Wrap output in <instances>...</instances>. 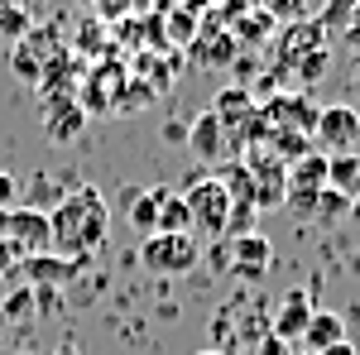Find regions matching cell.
<instances>
[{
  "mask_svg": "<svg viewBox=\"0 0 360 355\" xmlns=\"http://www.w3.org/2000/svg\"><path fill=\"white\" fill-rule=\"evenodd\" d=\"M49 231H53V254L91 259L96 250L106 245L111 207H106V197L91 188V183H82V188H72L53 212H49Z\"/></svg>",
  "mask_w": 360,
  "mask_h": 355,
  "instance_id": "cell-1",
  "label": "cell"
},
{
  "mask_svg": "<svg viewBox=\"0 0 360 355\" xmlns=\"http://www.w3.org/2000/svg\"><path fill=\"white\" fill-rule=\"evenodd\" d=\"M49 250H53L49 212H34V207L0 212V269L5 264H20L29 254H49Z\"/></svg>",
  "mask_w": 360,
  "mask_h": 355,
  "instance_id": "cell-2",
  "label": "cell"
},
{
  "mask_svg": "<svg viewBox=\"0 0 360 355\" xmlns=\"http://www.w3.org/2000/svg\"><path fill=\"white\" fill-rule=\"evenodd\" d=\"M188 217H193V240H221L231 231V192L221 188V178H202L183 192Z\"/></svg>",
  "mask_w": 360,
  "mask_h": 355,
  "instance_id": "cell-3",
  "label": "cell"
},
{
  "mask_svg": "<svg viewBox=\"0 0 360 355\" xmlns=\"http://www.w3.org/2000/svg\"><path fill=\"white\" fill-rule=\"evenodd\" d=\"M197 259H202V245H197L193 235H164V231H154L139 245V264L149 273H193Z\"/></svg>",
  "mask_w": 360,
  "mask_h": 355,
  "instance_id": "cell-4",
  "label": "cell"
},
{
  "mask_svg": "<svg viewBox=\"0 0 360 355\" xmlns=\"http://www.w3.org/2000/svg\"><path fill=\"white\" fill-rule=\"evenodd\" d=\"M312 139H317V154H351L360 144V110L336 101V106L317 110V125H312Z\"/></svg>",
  "mask_w": 360,
  "mask_h": 355,
  "instance_id": "cell-5",
  "label": "cell"
},
{
  "mask_svg": "<svg viewBox=\"0 0 360 355\" xmlns=\"http://www.w3.org/2000/svg\"><path fill=\"white\" fill-rule=\"evenodd\" d=\"M250 207L255 212H274L283 207V192H288V164L274 154H250Z\"/></svg>",
  "mask_w": 360,
  "mask_h": 355,
  "instance_id": "cell-6",
  "label": "cell"
},
{
  "mask_svg": "<svg viewBox=\"0 0 360 355\" xmlns=\"http://www.w3.org/2000/svg\"><path fill=\"white\" fill-rule=\"evenodd\" d=\"M188 149H193V159H202V164L226 159L231 135H226L221 120H217V110H202V115H193V120H188Z\"/></svg>",
  "mask_w": 360,
  "mask_h": 355,
  "instance_id": "cell-7",
  "label": "cell"
},
{
  "mask_svg": "<svg viewBox=\"0 0 360 355\" xmlns=\"http://www.w3.org/2000/svg\"><path fill=\"white\" fill-rule=\"evenodd\" d=\"M274 264V245H269V235H259V231H250V235H236L231 240V269L240 273V278H264Z\"/></svg>",
  "mask_w": 360,
  "mask_h": 355,
  "instance_id": "cell-8",
  "label": "cell"
},
{
  "mask_svg": "<svg viewBox=\"0 0 360 355\" xmlns=\"http://www.w3.org/2000/svg\"><path fill=\"white\" fill-rule=\"evenodd\" d=\"M44 115H49L44 135L53 139V144H72L86 125V110L77 106V96H44Z\"/></svg>",
  "mask_w": 360,
  "mask_h": 355,
  "instance_id": "cell-9",
  "label": "cell"
},
{
  "mask_svg": "<svg viewBox=\"0 0 360 355\" xmlns=\"http://www.w3.org/2000/svg\"><path fill=\"white\" fill-rule=\"evenodd\" d=\"M86 259H68V254H29V259H20V273H25L29 288H53V283H68L72 273L82 269Z\"/></svg>",
  "mask_w": 360,
  "mask_h": 355,
  "instance_id": "cell-10",
  "label": "cell"
},
{
  "mask_svg": "<svg viewBox=\"0 0 360 355\" xmlns=\"http://www.w3.org/2000/svg\"><path fill=\"white\" fill-rule=\"evenodd\" d=\"M307 317H312V302H307L303 288H293V293H283V302H278V312H274V322H269V331H274L278 341H303V331H307Z\"/></svg>",
  "mask_w": 360,
  "mask_h": 355,
  "instance_id": "cell-11",
  "label": "cell"
},
{
  "mask_svg": "<svg viewBox=\"0 0 360 355\" xmlns=\"http://www.w3.org/2000/svg\"><path fill=\"white\" fill-rule=\"evenodd\" d=\"M168 197V188H130L125 192V221L139 235H154L159 231V202Z\"/></svg>",
  "mask_w": 360,
  "mask_h": 355,
  "instance_id": "cell-12",
  "label": "cell"
},
{
  "mask_svg": "<svg viewBox=\"0 0 360 355\" xmlns=\"http://www.w3.org/2000/svg\"><path fill=\"white\" fill-rule=\"evenodd\" d=\"M341 341H346V322L336 312H327V307H312L307 331H303V351L317 355V351H327V346H341Z\"/></svg>",
  "mask_w": 360,
  "mask_h": 355,
  "instance_id": "cell-13",
  "label": "cell"
},
{
  "mask_svg": "<svg viewBox=\"0 0 360 355\" xmlns=\"http://www.w3.org/2000/svg\"><path fill=\"white\" fill-rule=\"evenodd\" d=\"M327 188L341 192V197H356L360 188V154H327Z\"/></svg>",
  "mask_w": 360,
  "mask_h": 355,
  "instance_id": "cell-14",
  "label": "cell"
},
{
  "mask_svg": "<svg viewBox=\"0 0 360 355\" xmlns=\"http://www.w3.org/2000/svg\"><path fill=\"white\" fill-rule=\"evenodd\" d=\"M217 120H221L226 130H231V125H245L250 115H255V101H250V91L245 86H226L221 96H217Z\"/></svg>",
  "mask_w": 360,
  "mask_h": 355,
  "instance_id": "cell-15",
  "label": "cell"
},
{
  "mask_svg": "<svg viewBox=\"0 0 360 355\" xmlns=\"http://www.w3.org/2000/svg\"><path fill=\"white\" fill-rule=\"evenodd\" d=\"M25 39H29V10L20 0H0V44L15 49V44H25Z\"/></svg>",
  "mask_w": 360,
  "mask_h": 355,
  "instance_id": "cell-16",
  "label": "cell"
},
{
  "mask_svg": "<svg viewBox=\"0 0 360 355\" xmlns=\"http://www.w3.org/2000/svg\"><path fill=\"white\" fill-rule=\"evenodd\" d=\"M159 231L164 235H193V217H188V202L168 188V197L159 202Z\"/></svg>",
  "mask_w": 360,
  "mask_h": 355,
  "instance_id": "cell-17",
  "label": "cell"
},
{
  "mask_svg": "<svg viewBox=\"0 0 360 355\" xmlns=\"http://www.w3.org/2000/svg\"><path fill=\"white\" fill-rule=\"evenodd\" d=\"M346 217H351V197L322 188V197H317V207H312V217H307V221H317V226H336V221H346Z\"/></svg>",
  "mask_w": 360,
  "mask_h": 355,
  "instance_id": "cell-18",
  "label": "cell"
},
{
  "mask_svg": "<svg viewBox=\"0 0 360 355\" xmlns=\"http://www.w3.org/2000/svg\"><path fill=\"white\" fill-rule=\"evenodd\" d=\"M0 307H5V317H10V322H29V317L39 312V288L20 283L15 293H5V302H0Z\"/></svg>",
  "mask_w": 360,
  "mask_h": 355,
  "instance_id": "cell-19",
  "label": "cell"
},
{
  "mask_svg": "<svg viewBox=\"0 0 360 355\" xmlns=\"http://www.w3.org/2000/svg\"><path fill=\"white\" fill-rule=\"evenodd\" d=\"M327 49H317V53H303L298 63H293V86H317V77L327 72Z\"/></svg>",
  "mask_w": 360,
  "mask_h": 355,
  "instance_id": "cell-20",
  "label": "cell"
},
{
  "mask_svg": "<svg viewBox=\"0 0 360 355\" xmlns=\"http://www.w3.org/2000/svg\"><path fill=\"white\" fill-rule=\"evenodd\" d=\"M356 10H360V0H327V5H322V15H317V25L327 29V34H332V29H346Z\"/></svg>",
  "mask_w": 360,
  "mask_h": 355,
  "instance_id": "cell-21",
  "label": "cell"
},
{
  "mask_svg": "<svg viewBox=\"0 0 360 355\" xmlns=\"http://www.w3.org/2000/svg\"><path fill=\"white\" fill-rule=\"evenodd\" d=\"M10 207H20V183L10 173H0V212H10Z\"/></svg>",
  "mask_w": 360,
  "mask_h": 355,
  "instance_id": "cell-22",
  "label": "cell"
},
{
  "mask_svg": "<svg viewBox=\"0 0 360 355\" xmlns=\"http://www.w3.org/2000/svg\"><path fill=\"white\" fill-rule=\"evenodd\" d=\"M255 355H293V346H288V341H278L274 331H264V336H259V346H255Z\"/></svg>",
  "mask_w": 360,
  "mask_h": 355,
  "instance_id": "cell-23",
  "label": "cell"
},
{
  "mask_svg": "<svg viewBox=\"0 0 360 355\" xmlns=\"http://www.w3.org/2000/svg\"><path fill=\"white\" fill-rule=\"evenodd\" d=\"M164 139H168V144H188V120H168Z\"/></svg>",
  "mask_w": 360,
  "mask_h": 355,
  "instance_id": "cell-24",
  "label": "cell"
},
{
  "mask_svg": "<svg viewBox=\"0 0 360 355\" xmlns=\"http://www.w3.org/2000/svg\"><path fill=\"white\" fill-rule=\"evenodd\" d=\"M346 49H351V53L360 58V10L351 15V25H346Z\"/></svg>",
  "mask_w": 360,
  "mask_h": 355,
  "instance_id": "cell-25",
  "label": "cell"
},
{
  "mask_svg": "<svg viewBox=\"0 0 360 355\" xmlns=\"http://www.w3.org/2000/svg\"><path fill=\"white\" fill-rule=\"evenodd\" d=\"M274 15H303V0H274Z\"/></svg>",
  "mask_w": 360,
  "mask_h": 355,
  "instance_id": "cell-26",
  "label": "cell"
},
{
  "mask_svg": "<svg viewBox=\"0 0 360 355\" xmlns=\"http://www.w3.org/2000/svg\"><path fill=\"white\" fill-rule=\"evenodd\" d=\"M317 355H356V346H351V341H341V346H327V351H317Z\"/></svg>",
  "mask_w": 360,
  "mask_h": 355,
  "instance_id": "cell-27",
  "label": "cell"
},
{
  "mask_svg": "<svg viewBox=\"0 0 360 355\" xmlns=\"http://www.w3.org/2000/svg\"><path fill=\"white\" fill-rule=\"evenodd\" d=\"M351 217L360 221V188H356V197H351Z\"/></svg>",
  "mask_w": 360,
  "mask_h": 355,
  "instance_id": "cell-28",
  "label": "cell"
},
{
  "mask_svg": "<svg viewBox=\"0 0 360 355\" xmlns=\"http://www.w3.org/2000/svg\"><path fill=\"white\" fill-rule=\"evenodd\" d=\"M53 355H82V351H77V346H58Z\"/></svg>",
  "mask_w": 360,
  "mask_h": 355,
  "instance_id": "cell-29",
  "label": "cell"
},
{
  "mask_svg": "<svg viewBox=\"0 0 360 355\" xmlns=\"http://www.w3.org/2000/svg\"><path fill=\"white\" fill-rule=\"evenodd\" d=\"M197 355H221V351H197Z\"/></svg>",
  "mask_w": 360,
  "mask_h": 355,
  "instance_id": "cell-30",
  "label": "cell"
}]
</instances>
